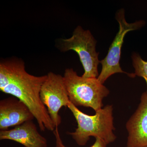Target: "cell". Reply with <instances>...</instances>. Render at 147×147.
Returning a JSON list of instances; mask_svg holds the SVG:
<instances>
[{"instance_id": "obj_4", "label": "cell", "mask_w": 147, "mask_h": 147, "mask_svg": "<svg viewBox=\"0 0 147 147\" xmlns=\"http://www.w3.org/2000/svg\"><path fill=\"white\" fill-rule=\"evenodd\" d=\"M97 41L89 30H84L78 26L72 36L66 39H60L57 46L61 52L75 51L79 55L84 67V78H97L99 76L98 67L100 63L99 53L96 50Z\"/></svg>"}, {"instance_id": "obj_3", "label": "cell", "mask_w": 147, "mask_h": 147, "mask_svg": "<svg viewBox=\"0 0 147 147\" xmlns=\"http://www.w3.org/2000/svg\"><path fill=\"white\" fill-rule=\"evenodd\" d=\"M63 79L70 102L76 107L92 108L95 111L102 108V101L110 91L97 78L79 76L72 68L67 69Z\"/></svg>"}, {"instance_id": "obj_13", "label": "cell", "mask_w": 147, "mask_h": 147, "mask_svg": "<svg viewBox=\"0 0 147 147\" xmlns=\"http://www.w3.org/2000/svg\"></svg>"}, {"instance_id": "obj_11", "label": "cell", "mask_w": 147, "mask_h": 147, "mask_svg": "<svg viewBox=\"0 0 147 147\" xmlns=\"http://www.w3.org/2000/svg\"><path fill=\"white\" fill-rule=\"evenodd\" d=\"M132 64L135 69V76L143 77L146 82L147 94V61L142 59L140 55L134 53L132 55Z\"/></svg>"}, {"instance_id": "obj_8", "label": "cell", "mask_w": 147, "mask_h": 147, "mask_svg": "<svg viewBox=\"0 0 147 147\" xmlns=\"http://www.w3.org/2000/svg\"><path fill=\"white\" fill-rule=\"evenodd\" d=\"M34 119L30 109L17 98L13 96L0 101L1 130H7Z\"/></svg>"}, {"instance_id": "obj_12", "label": "cell", "mask_w": 147, "mask_h": 147, "mask_svg": "<svg viewBox=\"0 0 147 147\" xmlns=\"http://www.w3.org/2000/svg\"><path fill=\"white\" fill-rule=\"evenodd\" d=\"M54 134L56 139V147H67L63 143L58 127H56L54 131ZM107 144L104 141L99 139L96 138L95 142L94 144L90 147H106Z\"/></svg>"}, {"instance_id": "obj_9", "label": "cell", "mask_w": 147, "mask_h": 147, "mask_svg": "<svg viewBox=\"0 0 147 147\" xmlns=\"http://www.w3.org/2000/svg\"><path fill=\"white\" fill-rule=\"evenodd\" d=\"M0 139L12 140L25 147H47V141L38 131L32 121H28L10 130H1Z\"/></svg>"}, {"instance_id": "obj_2", "label": "cell", "mask_w": 147, "mask_h": 147, "mask_svg": "<svg viewBox=\"0 0 147 147\" xmlns=\"http://www.w3.org/2000/svg\"><path fill=\"white\" fill-rule=\"evenodd\" d=\"M67 107L71 111L77 123L75 131L67 134L71 135L77 144L85 146L91 137L99 138L107 144L116 140L117 137L113 132L115 128L112 105H106L96 112L94 115L83 113L70 101Z\"/></svg>"}, {"instance_id": "obj_1", "label": "cell", "mask_w": 147, "mask_h": 147, "mask_svg": "<svg viewBox=\"0 0 147 147\" xmlns=\"http://www.w3.org/2000/svg\"><path fill=\"white\" fill-rule=\"evenodd\" d=\"M46 78L47 75L37 76L30 74L25 66L15 73L9 84L1 91L24 102L32 113L41 131L47 129L54 131L56 127L40 98L41 87Z\"/></svg>"}, {"instance_id": "obj_6", "label": "cell", "mask_w": 147, "mask_h": 147, "mask_svg": "<svg viewBox=\"0 0 147 147\" xmlns=\"http://www.w3.org/2000/svg\"><path fill=\"white\" fill-rule=\"evenodd\" d=\"M40 98L55 127H58L61 123L59 111L63 106L67 107L69 102L63 76L52 72L47 74L40 90Z\"/></svg>"}, {"instance_id": "obj_10", "label": "cell", "mask_w": 147, "mask_h": 147, "mask_svg": "<svg viewBox=\"0 0 147 147\" xmlns=\"http://www.w3.org/2000/svg\"><path fill=\"white\" fill-rule=\"evenodd\" d=\"M25 65L21 59L12 58L1 61L0 63V90L9 84L11 79L14 74L21 67Z\"/></svg>"}, {"instance_id": "obj_5", "label": "cell", "mask_w": 147, "mask_h": 147, "mask_svg": "<svg viewBox=\"0 0 147 147\" xmlns=\"http://www.w3.org/2000/svg\"><path fill=\"white\" fill-rule=\"evenodd\" d=\"M116 19L119 24V31L110 46L107 56L100 61L102 69L97 79L102 84L111 75L117 73H126L131 77L135 76L134 74L127 73L121 68L119 63L121 49L126 34L129 32L142 28L145 25V22L140 21L131 24L127 23L125 20L123 9H120L117 12Z\"/></svg>"}, {"instance_id": "obj_7", "label": "cell", "mask_w": 147, "mask_h": 147, "mask_svg": "<svg viewBox=\"0 0 147 147\" xmlns=\"http://www.w3.org/2000/svg\"><path fill=\"white\" fill-rule=\"evenodd\" d=\"M139 106L126 124L127 147H147V94H142Z\"/></svg>"}]
</instances>
